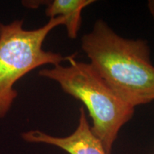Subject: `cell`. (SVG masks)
<instances>
[{
    "instance_id": "obj_1",
    "label": "cell",
    "mask_w": 154,
    "mask_h": 154,
    "mask_svg": "<svg viewBox=\"0 0 154 154\" xmlns=\"http://www.w3.org/2000/svg\"><path fill=\"white\" fill-rule=\"evenodd\" d=\"M81 42L90 65L125 101L135 108L154 101V65L147 42L119 35L103 19Z\"/></svg>"
},
{
    "instance_id": "obj_2",
    "label": "cell",
    "mask_w": 154,
    "mask_h": 154,
    "mask_svg": "<svg viewBox=\"0 0 154 154\" xmlns=\"http://www.w3.org/2000/svg\"><path fill=\"white\" fill-rule=\"evenodd\" d=\"M75 57H66L69 66L58 64L42 69L38 74L54 81L65 93L82 102L92 120V133L111 154L119 131L132 119L135 108L116 93L89 63L77 61Z\"/></svg>"
},
{
    "instance_id": "obj_3",
    "label": "cell",
    "mask_w": 154,
    "mask_h": 154,
    "mask_svg": "<svg viewBox=\"0 0 154 154\" xmlns=\"http://www.w3.org/2000/svg\"><path fill=\"white\" fill-rule=\"evenodd\" d=\"M66 19H50L42 27L25 29L24 21L0 23V119L10 110L18 92L14 84L23 76L46 64H61L66 60L61 54L45 51L43 43L51 30L64 25Z\"/></svg>"
},
{
    "instance_id": "obj_4",
    "label": "cell",
    "mask_w": 154,
    "mask_h": 154,
    "mask_svg": "<svg viewBox=\"0 0 154 154\" xmlns=\"http://www.w3.org/2000/svg\"><path fill=\"white\" fill-rule=\"evenodd\" d=\"M22 137L29 143H41L59 147L69 154H108L103 144L92 133L84 108H79L76 130L66 137H55L39 130L23 133Z\"/></svg>"
},
{
    "instance_id": "obj_5",
    "label": "cell",
    "mask_w": 154,
    "mask_h": 154,
    "mask_svg": "<svg viewBox=\"0 0 154 154\" xmlns=\"http://www.w3.org/2000/svg\"><path fill=\"white\" fill-rule=\"evenodd\" d=\"M94 0H51V1H24L22 4L27 7L36 8L45 5V14L50 19L63 17L69 38L74 39L78 36L82 25V12L85 7L91 5Z\"/></svg>"
},
{
    "instance_id": "obj_6",
    "label": "cell",
    "mask_w": 154,
    "mask_h": 154,
    "mask_svg": "<svg viewBox=\"0 0 154 154\" xmlns=\"http://www.w3.org/2000/svg\"><path fill=\"white\" fill-rule=\"evenodd\" d=\"M147 5L149 10L150 11V14H151L154 20V0H149V1L148 2Z\"/></svg>"
}]
</instances>
